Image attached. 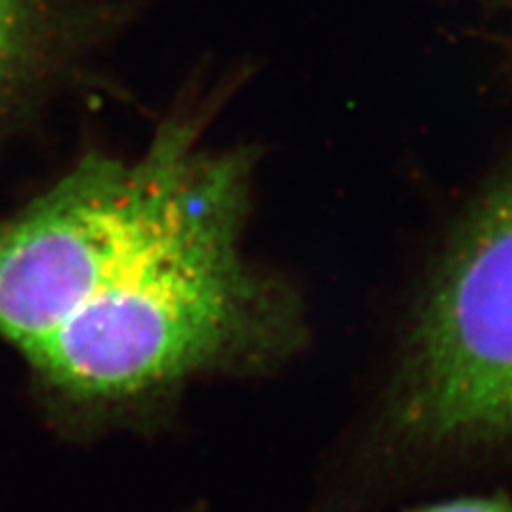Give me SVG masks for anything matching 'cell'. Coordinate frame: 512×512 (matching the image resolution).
<instances>
[{
	"label": "cell",
	"instance_id": "1",
	"mask_svg": "<svg viewBox=\"0 0 512 512\" xmlns=\"http://www.w3.org/2000/svg\"><path fill=\"white\" fill-rule=\"evenodd\" d=\"M248 178L244 154L203 148L163 229L24 361L54 427L86 438L192 376L288 340L282 301L239 252Z\"/></svg>",
	"mask_w": 512,
	"mask_h": 512
},
{
	"label": "cell",
	"instance_id": "4",
	"mask_svg": "<svg viewBox=\"0 0 512 512\" xmlns=\"http://www.w3.org/2000/svg\"><path fill=\"white\" fill-rule=\"evenodd\" d=\"M32 35V18L24 0H0V84L18 69Z\"/></svg>",
	"mask_w": 512,
	"mask_h": 512
},
{
	"label": "cell",
	"instance_id": "2",
	"mask_svg": "<svg viewBox=\"0 0 512 512\" xmlns=\"http://www.w3.org/2000/svg\"><path fill=\"white\" fill-rule=\"evenodd\" d=\"M169 122L137 160L88 154L0 220V342L28 357L160 227L203 146Z\"/></svg>",
	"mask_w": 512,
	"mask_h": 512
},
{
	"label": "cell",
	"instance_id": "3",
	"mask_svg": "<svg viewBox=\"0 0 512 512\" xmlns=\"http://www.w3.org/2000/svg\"><path fill=\"white\" fill-rule=\"evenodd\" d=\"M391 410L397 431L421 444H512V171L448 250Z\"/></svg>",
	"mask_w": 512,
	"mask_h": 512
},
{
	"label": "cell",
	"instance_id": "5",
	"mask_svg": "<svg viewBox=\"0 0 512 512\" xmlns=\"http://www.w3.org/2000/svg\"><path fill=\"white\" fill-rule=\"evenodd\" d=\"M421 512H512V504L502 498H459L427 506Z\"/></svg>",
	"mask_w": 512,
	"mask_h": 512
}]
</instances>
